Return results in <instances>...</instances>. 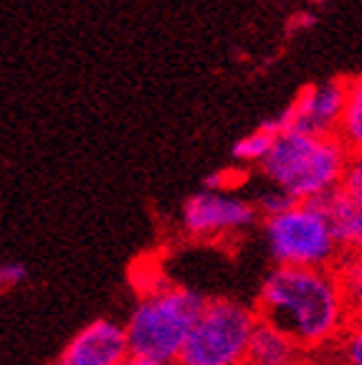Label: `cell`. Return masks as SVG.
<instances>
[{"instance_id": "7", "label": "cell", "mask_w": 362, "mask_h": 365, "mask_svg": "<svg viewBox=\"0 0 362 365\" xmlns=\"http://www.w3.org/2000/svg\"><path fill=\"white\" fill-rule=\"evenodd\" d=\"M347 81L329 79L306 84L291 102L272 117V125L281 132H304V135H337L345 109Z\"/></svg>"}, {"instance_id": "8", "label": "cell", "mask_w": 362, "mask_h": 365, "mask_svg": "<svg viewBox=\"0 0 362 365\" xmlns=\"http://www.w3.org/2000/svg\"><path fill=\"white\" fill-rule=\"evenodd\" d=\"M127 358L130 345L125 327L112 319H94L66 342L56 365H122Z\"/></svg>"}, {"instance_id": "15", "label": "cell", "mask_w": 362, "mask_h": 365, "mask_svg": "<svg viewBox=\"0 0 362 365\" xmlns=\"http://www.w3.org/2000/svg\"><path fill=\"white\" fill-rule=\"evenodd\" d=\"M291 203H296V200H291L289 198L284 190H279V188H269L267 193H261L259 198H256V211H259V216H264V218H272V216H279V213H284L289 208Z\"/></svg>"}, {"instance_id": "13", "label": "cell", "mask_w": 362, "mask_h": 365, "mask_svg": "<svg viewBox=\"0 0 362 365\" xmlns=\"http://www.w3.org/2000/svg\"><path fill=\"white\" fill-rule=\"evenodd\" d=\"M276 137H279V130L272 125V120H264L256 130H251L249 135L236 140V145H233V150H231L233 160L241 163V165H261Z\"/></svg>"}, {"instance_id": "1", "label": "cell", "mask_w": 362, "mask_h": 365, "mask_svg": "<svg viewBox=\"0 0 362 365\" xmlns=\"http://www.w3.org/2000/svg\"><path fill=\"white\" fill-rule=\"evenodd\" d=\"M254 314L284 332L304 355L332 345L350 322L332 269L276 267L261 284Z\"/></svg>"}, {"instance_id": "3", "label": "cell", "mask_w": 362, "mask_h": 365, "mask_svg": "<svg viewBox=\"0 0 362 365\" xmlns=\"http://www.w3.org/2000/svg\"><path fill=\"white\" fill-rule=\"evenodd\" d=\"M203 304L205 297L175 284L140 297L125 327L130 355H142L167 365L177 363Z\"/></svg>"}, {"instance_id": "4", "label": "cell", "mask_w": 362, "mask_h": 365, "mask_svg": "<svg viewBox=\"0 0 362 365\" xmlns=\"http://www.w3.org/2000/svg\"><path fill=\"white\" fill-rule=\"evenodd\" d=\"M264 228L279 267L334 269L342 259L329 218L317 200L291 203L279 216L264 218Z\"/></svg>"}, {"instance_id": "16", "label": "cell", "mask_w": 362, "mask_h": 365, "mask_svg": "<svg viewBox=\"0 0 362 365\" xmlns=\"http://www.w3.org/2000/svg\"><path fill=\"white\" fill-rule=\"evenodd\" d=\"M340 188L352 198L362 200V155H350V163L345 168Z\"/></svg>"}, {"instance_id": "21", "label": "cell", "mask_w": 362, "mask_h": 365, "mask_svg": "<svg viewBox=\"0 0 362 365\" xmlns=\"http://www.w3.org/2000/svg\"><path fill=\"white\" fill-rule=\"evenodd\" d=\"M244 365H249V363H244Z\"/></svg>"}, {"instance_id": "12", "label": "cell", "mask_w": 362, "mask_h": 365, "mask_svg": "<svg viewBox=\"0 0 362 365\" xmlns=\"http://www.w3.org/2000/svg\"><path fill=\"white\" fill-rule=\"evenodd\" d=\"M337 137L350 155H362V74L347 81L345 109H342Z\"/></svg>"}, {"instance_id": "19", "label": "cell", "mask_w": 362, "mask_h": 365, "mask_svg": "<svg viewBox=\"0 0 362 365\" xmlns=\"http://www.w3.org/2000/svg\"><path fill=\"white\" fill-rule=\"evenodd\" d=\"M122 365H167V363H160V360H152V358H142V355H130Z\"/></svg>"}, {"instance_id": "22", "label": "cell", "mask_w": 362, "mask_h": 365, "mask_svg": "<svg viewBox=\"0 0 362 365\" xmlns=\"http://www.w3.org/2000/svg\"><path fill=\"white\" fill-rule=\"evenodd\" d=\"M304 365H306V363H304Z\"/></svg>"}, {"instance_id": "18", "label": "cell", "mask_w": 362, "mask_h": 365, "mask_svg": "<svg viewBox=\"0 0 362 365\" xmlns=\"http://www.w3.org/2000/svg\"><path fill=\"white\" fill-rule=\"evenodd\" d=\"M244 178L246 175H241V173H233V170H215V173H210V175L203 178V188L205 190H215V193H228V190L236 188Z\"/></svg>"}, {"instance_id": "9", "label": "cell", "mask_w": 362, "mask_h": 365, "mask_svg": "<svg viewBox=\"0 0 362 365\" xmlns=\"http://www.w3.org/2000/svg\"><path fill=\"white\" fill-rule=\"evenodd\" d=\"M324 208L332 226L334 241L340 246L342 257H357L362 254V200L347 195L342 188L317 200Z\"/></svg>"}, {"instance_id": "2", "label": "cell", "mask_w": 362, "mask_h": 365, "mask_svg": "<svg viewBox=\"0 0 362 365\" xmlns=\"http://www.w3.org/2000/svg\"><path fill=\"white\" fill-rule=\"evenodd\" d=\"M347 163L350 153L337 135L281 132L259 168L274 188L309 203L340 188Z\"/></svg>"}, {"instance_id": "14", "label": "cell", "mask_w": 362, "mask_h": 365, "mask_svg": "<svg viewBox=\"0 0 362 365\" xmlns=\"http://www.w3.org/2000/svg\"><path fill=\"white\" fill-rule=\"evenodd\" d=\"M332 272L337 277V282H340L350 319L362 317V254H357V257H342Z\"/></svg>"}, {"instance_id": "5", "label": "cell", "mask_w": 362, "mask_h": 365, "mask_svg": "<svg viewBox=\"0 0 362 365\" xmlns=\"http://www.w3.org/2000/svg\"><path fill=\"white\" fill-rule=\"evenodd\" d=\"M254 325V309L233 299H205L177 365H244Z\"/></svg>"}, {"instance_id": "10", "label": "cell", "mask_w": 362, "mask_h": 365, "mask_svg": "<svg viewBox=\"0 0 362 365\" xmlns=\"http://www.w3.org/2000/svg\"><path fill=\"white\" fill-rule=\"evenodd\" d=\"M249 365H304L306 355L289 340L284 332L274 330L272 325L256 319L254 332L249 340V353H246Z\"/></svg>"}, {"instance_id": "17", "label": "cell", "mask_w": 362, "mask_h": 365, "mask_svg": "<svg viewBox=\"0 0 362 365\" xmlns=\"http://www.w3.org/2000/svg\"><path fill=\"white\" fill-rule=\"evenodd\" d=\"M29 277V269L21 262H0V297L21 287Z\"/></svg>"}, {"instance_id": "11", "label": "cell", "mask_w": 362, "mask_h": 365, "mask_svg": "<svg viewBox=\"0 0 362 365\" xmlns=\"http://www.w3.org/2000/svg\"><path fill=\"white\" fill-rule=\"evenodd\" d=\"M306 365H362V317H352L332 345L306 355Z\"/></svg>"}, {"instance_id": "6", "label": "cell", "mask_w": 362, "mask_h": 365, "mask_svg": "<svg viewBox=\"0 0 362 365\" xmlns=\"http://www.w3.org/2000/svg\"><path fill=\"white\" fill-rule=\"evenodd\" d=\"M259 221L254 200H241L231 193L200 190L182 205V228L192 239L221 241L241 234Z\"/></svg>"}, {"instance_id": "20", "label": "cell", "mask_w": 362, "mask_h": 365, "mask_svg": "<svg viewBox=\"0 0 362 365\" xmlns=\"http://www.w3.org/2000/svg\"><path fill=\"white\" fill-rule=\"evenodd\" d=\"M309 3H322V0H309Z\"/></svg>"}]
</instances>
